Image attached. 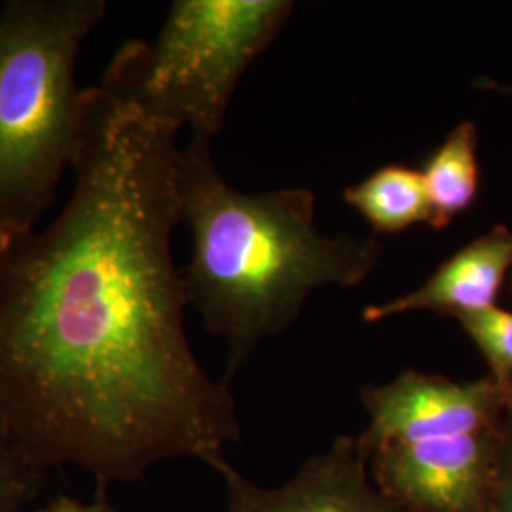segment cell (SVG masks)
I'll return each mask as SVG.
<instances>
[{
    "instance_id": "6da1fadb",
    "label": "cell",
    "mask_w": 512,
    "mask_h": 512,
    "mask_svg": "<svg viewBox=\"0 0 512 512\" xmlns=\"http://www.w3.org/2000/svg\"><path fill=\"white\" fill-rule=\"evenodd\" d=\"M177 133L86 88L69 202L0 249V427L42 471L78 465L97 490L169 459L215 469L241 437L184 329Z\"/></svg>"
},
{
    "instance_id": "7a4b0ae2",
    "label": "cell",
    "mask_w": 512,
    "mask_h": 512,
    "mask_svg": "<svg viewBox=\"0 0 512 512\" xmlns=\"http://www.w3.org/2000/svg\"><path fill=\"white\" fill-rule=\"evenodd\" d=\"M177 188L192 234L183 270L188 302L205 329L226 342L224 382L262 340L293 325L315 289L357 287L380 264L378 239L325 236L315 228L308 188L247 194L230 186L202 137L181 148Z\"/></svg>"
},
{
    "instance_id": "3957f363",
    "label": "cell",
    "mask_w": 512,
    "mask_h": 512,
    "mask_svg": "<svg viewBox=\"0 0 512 512\" xmlns=\"http://www.w3.org/2000/svg\"><path fill=\"white\" fill-rule=\"evenodd\" d=\"M105 0H6L0 10V249L35 232L80 147L76 59Z\"/></svg>"
},
{
    "instance_id": "277c9868",
    "label": "cell",
    "mask_w": 512,
    "mask_h": 512,
    "mask_svg": "<svg viewBox=\"0 0 512 512\" xmlns=\"http://www.w3.org/2000/svg\"><path fill=\"white\" fill-rule=\"evenodd\" d=\"M289 0H175L156 40H128L99 88L148 118L211 141L241 76L293 14Z\"/></svg>"
},
{
    "instance_id": "5b68a950",
    "label": "cell",
    "mask_w": 512,
    "mask_h": 512,
    "mask_svg": "<svg viewBox=\"0 0 512 512\" xmlns=\"http://www.w3.org/2000/svg\"><path fill=\"white\" fill-rule=\"evenodd\" d=\"M507 421L482 431H429L361 450L374 484L408 512H488Z\"/></svg>"
},
{
    "instance_id": "8992f818",
    "label": "cell",
    "mask_w": 512,
    "mask_h": 512,
    "mask_svg": "<svg viewBox=\"0 0 512 512\" xmlns=\"http://www.w3.org/2000/svg\"><path fill=\"white\" fill-rule=\"evenodd\" d=\"M361 403L368 425L357 437L361 450L429 431H482L501 427L512 404V387L484 376L454 382L442 374L404 370L391 382L365 385Z\"/></svg>"
},
{
    "instance_id": "52a82bcc",
    "label": "cell",
    "mask_w": 512,
    "mask_h": 512,
    "mask_svg": "<svg viewBox=\"0 0 512 512\" xmlns=\"http://www.w3.org/2000/svg\"><path fill=\"white\" fill-rule=\"evenodd\" d=\"M226 512H408L374 484L357 437H338L277 488L251 482L228 459L215 467Z\"/></svg>"
},
{
    "instance_id": "ba28073f",
    "label": "cell",
    "mask_w": 512,
    "mask_h": 512,
    "mask_svg": "<svg viewBox=\"0 0 512 512\" xmlns=\"http://www.w3.org/2000/svg\"><path fill=\"white\" fill-rule=\"evenodd\" d=\"M511 268L512 232L497 224L444 260L412 293L366 306L363 321L380 323L420 311L456 319L465 313L494 308Z\"/></svg>"
},
{
    "instance_id": "9c48e42d",
    "label": "cell",
    "mask_w": 512,
    "mask_h": 512,
    "mask_svg": "<svg viewBox=\"0 0 512 512\" xmlns=\"http://www.w3.org/2000/svg\"><path fill=\"white\" fill-rule=\"evenodd\" d=\"M421 179L427 190L433 230H444L475 205L480 188L478 129L463 120L448 133L421 165Z\"/></svg>"
},
{
    "instance_id": "30bf717a",
    "label": "cell",
    "mask_w": 512,
    "mask_h": 512,
    "mask_svg": "<svg viewBox=\"0 0 512 512\" xmlns=\"http://www.w3.org/2000/svg\"><path fill=\"white\" fill-rule=\"evenodd\" d=\"M344 200L376 236L403 234L416 224H429L431 207L420 169L389 164L344 190Z\"/></svg>"
},
{
    "instance_id": "8fae6325",
    "label": "cell",
    "mask_w": 512,
    "mask_h": 512,
    "mask_svg": "<svg viewBox=\"0 0 512 512\" xmlns=\"http://www.w3.org/2000/svg\"><path fill=\"white\" fill-rule=\"evenodd\" d=\"M456 321L482 353L488 376L503 387H512V311L494 306L459 315Z\"/></svg>"
},
{
    "instance_id": "7c38bea8",
    "label": "cell",
    "mask_w": 512,
    "mask_h": 512,
    "mask_svg": "<svg viewBox=\"0 0 512 512\" xmlns=\"http://www.w3.org/2000/svg\"><path fill=\"white\" fill-rule=\"evenodd\" d=\"M42 469L0 427V512H27L42 492Z\"/></svg>"
},
{
    "instance_id": "4fadbf2b",
    "label": "cell",
    "mask_w": 512,
    "mask_h": 512,
    "mask_svg": "<svg viewBox=\"0 0 512 512\" xmlns=\"http://www.w3.org/2000/svg\"><path fill=\"white\" fill-rule=\"evenodd\" d=\"M488 512H512V420L507 418L505 440L499 461V476Z\"/></svg>"
},
{
    "instance_id": "5bb4252c",
    "label": "cell",
    "mask_w": 512,
    "mask_h": 512,
    "mask_svg": "<svg viewBox=\"0 0 512 512\" xmlns=\"http://www.w3.org/2000/svg\"><path fill=\"white\" fill-rule=\"evenodd\" d=\"M37 512H116L105 497V490H97L95 499L86 503L69 495H57Z\"/></svg>"
},
{
    "instance_id": "9a60e30c",
    "label": "cell",
    "mask_w": 512,
    "mask_h": 512,
    "mask_svg": "<svg viewBox=\"0 0 512 512\" xmlns=\"http://www.w3.org/2000/svg\"><path fill=\"white\" fill-rule=\"evenodd\" d=\"M476 88L480 90H494V92L505 93V95H511L512 97V84H501V82H495L490 78H482L475 84Z\"/></svg>"
},
{
    "instance_id": "2e32d148",
    "label": "cell",
    "mask_w": 512,
    "mask_h": 512,
    "mask_svg": "<svg viewBox=\"0 0 512 512\" xmlns=\"http://www.w3.org/2000/svg\"><path fill=\"white\" fill-rule=\"evenodd\" d=\"M509 418L512 420V404H511V410H509Z\"/></svg>"
}]
</instances>
